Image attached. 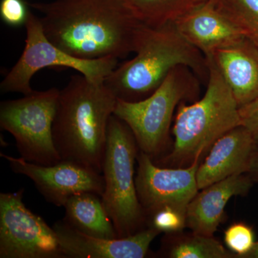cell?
<instances>
[{
  "label": "cell",
  "instance_id": "cell-1",
  "mask_svg": "<svg viewBox=\"0 0 258 258\" xmlns=\"http://www.w3.org/2000/svg\"><path fill=\"white\" fill-rule=\"evenodd\" d=\"M42 13L47 38L85 60L119 59L134 52L144 24L123 0H55L29 4Z\"/></svg>",
  "mask_w": 258,
  "mask_h": 258
},
{
  "label": "cell",
  "instance_id": "cell-2",
  "mask_svg": "<svg viewBox=\"0 0 258 258\" xmlns=\"http://www.w3.org/2000/svg\"><path fill=\"white\" fill-rule=\"evenodd\" d=\"M117 98L104 83L71 76L60 90L52 136L61 160L102 173L110 118Z\"/></svg>",
  "mask_w": 258,
  "mask_h": 258
},
{
  "label": "cell",
  "instance_id": "cell-3",
  "mask_svg": "<svg viewBox=\"0 0 258 258\" xmlns=\"http://www.w3.org/2000/svg\"><path fill=\"white\" fill-rule=\"evenodd\" d=\"M134 52L135 57L118 64L105 80L118 99L138 101L147 98L179 66L189 68L200 80L208 82V59L180 33L174 23L144 25Z\"/></svg>",
  "mask_w": 258,
  "mask_h": 258
},
{
  "label": "cell",
  "instance_id": "cell-4",
  "mask_svg": "<svg viewBox=\"0 0 258 258\" xmlns=\"http://www.w3.org/2000/svg\"><path fill=\"white\" fill-rule=\"evenodd\" d=\"M208 86L203 98L180 103L172 128L171 152L154 159L162 167H186L200 163L212 145L231 129L242 125L239 105L213 61L208 60Z\"/></svg>",
  "mask_w": 258,
  "mask_h": 258
},
{
  "label": "cell",
  "instance_id": "cell-5",
  "mask_svg": "<svg viewBox=\"0 0 258 258\" xmlns=\"http://www.w3.org/2000/svg\"><path fill=\"white\" fill-rule=\"evenodd\" d=\"M200 83L189 68L177 66L147 98L138 101L117 98L113 115L128 125L139 149L154 160L165 151L176 106L196 99Z\"/></svg>",
  "mask_w": 258,
  "mask_h": 258
},
{
  "label": "cell",
  "instance_id": "cell-6",
  "mask_svg": "<svg viewBox=\"0 0 258 258\" xmlns=\"http://www.w3.org/2000/svg\"><path fill=\"white\" fill-rule=\"evenodd\" d=\"M139 150L128 125L112 115L102 169L105 187L101 198L119 238L147 227V217L136 187L134 166Z\"/></svg>",
  "mask_w": 258,
  "mask_h": 258
},
{
  "label": "cell",
  "instance_id": "cell-7",
  "mask_svg": "<svg viewBox=\"0 0 258 258\" xmlns=\"http://www.w3.org/2000/svg\"><path fill=\"white\" fill-rule=\"evenodd\" d=\"M60 90L35 91L0 104V126L14 137L20 157L50 166L61 159L55 147L52 125Z\"/></svg>",
  "mask_w": 258,
  "mask_h": 258
},
{
  "label": "cell",
  "instance_id": "cell-8",
  "mask_svg": "<svg viewBox=\"0 0 258 258\" xmlns=\"http://www.w3.org/2000/svg\"><path fill=\"white\" fill-rule=\"evenodd\" d=\"M26 39L21 56L0 84L3 93H32L31 80L41 69L64 67L76 70L93 82L104 83L118 66V60L104 57L85 60L70 55L47 38L40 18L30 12L25 23Z\"/></svg>",
  "mask_w": 258,
  "mask_h": 258
},
{
  "label": "cell",
  "instance_id": "cell-9",
  "mask_svg": "<svg viewBox=\"0 0 258 258\" xmlns=\"http://www.w3.org/2000/svg\"><path fill=\"white\" fill-rule=\"evenodd\" d=\"M23 193L0 194V258H64L53 227L25 206Z\"/></svg>",
  "mask_w": 258,
  "mask_h": 258
},
{
  "label": "cell",
  "instance_id": "cell-10",
  "mask_svg": "<svg viewBox=\"0 0 258 258\" xmlns=\"http://www.w3.org/2000/svg\"><path fill=\"white\" fill-rule=\"evenodd\" d=\"M137 164L136 187L146 217L163 207L186 214L189 203L200 190L197 171L200 163L186 167H162L139 150Z\"/></svg>",
  "mask_w": 258,
  "mask_h": 258
},
{
  "label": "cell",
  "instance_id": "cell-11",
  "mask_svg": "<svg viewBox=\"0 0 258 258\" xmlns=\"http://www.w3.org/2000/svg\"><path fill=\"white\" fill-rule=\"evenodd\" d=\"M15 174L31 179L47 203L64 207L76 194L92 192L102 196L105 183L102 173L73 161L61 160L53 165L34 164L22 157L0 154Z\"/></svg>",
  "mask_w": 258,
  "mask_h": 258
},
{
  "label": "cell",
  "instance_id": "cell-12",
  "mask_svg": "<svg viewBox=\"0 0 258 258\" xmlns=\"http://www.w3.org/2000/svg\"><path fill=\"white\" fill-rule=\"evenodd\" d=\"M52 227L64 258H144L159 234L147 227L128 237L107 239L86 235L63 220Z\"/></svg>",
  "mask_w": 258,
  "mask_h": 258
},
{
  "label": "cell",
  "instance_id": "cell-13",
  "mask_svg": "<svg viewBox=\"0 0 258 258\" xmlns=\"http://www.w3.org/2000/svg\"><path fill=\"white\" fill-rule=\"evenodd\" d=\"M174 24L207 58L219 49L246 38L242 29L217 7L215 0L203 2Z\"/></svg>",
  "mask_w": 258,
  "mask_h": 258
},
{
  "label": "cell",
  "instance_id": "cell-14",
  "mask_svg": "<svg viewBox=\"0 0 258 258\" xmlns=\"http://www.w3.org/2000/svg\"><path fill=\"white\" fill-rule=\"evenodd\" d=\"M257 147L253 136L244 125H238L224 134L199 165V189L235 174H246Z\"/></svg>",
  "mask_w": 258,
  "mask_h": 258
},
{
  "label": "cell",
  "instance_id": "cell-15",
  "mask_svg": "<svg viewBox=\"0 0 258 258\" xmlns=\"http://www.w3.org/2000/svg\"><path fill=\"white\" fill-rule=\"evenodd\" d=\"M254 183L247 174H235L197 194L188 206L186 228L213 236L225 217L226 205L235 196H245Z\"/></svg>",
  "mask_w": 258,
  "mask_h": 258
},
{
  "label": "cell",
  "instance_id": "cell-16",
  "mask_svg": "<svg viewBox=\"0 0 258 258\" xmlns=\"http://www.w3.org/2000/svg\"><path fill=\"white\" fill-rule=\"evenodd\" d=\"M213 61L239 107L258 99V47L248 39L217 50Z\"/></svg>",
  "mask_w": 258,
  "mask_h": 258
},
{
  "label": "cell",
  "instance_id": "cell-17",
  "mask_svg": "<svg viewBox=\"0 0 258 258\" xmlns=\"http://www.w3.org/2000/svg\"><path fill=\"white\" fill-rule=\"evenodd\" d=\"M63 208L66 214L62 220L76 230L93 237L118 238L100 195L88 191L76 194Z\"/></svg>",
  "mask_w": 258,
  "mask_h": 258
},
{
  "label": "cell",
  "instance_id": "cell-18",
  "mask_svg": "<svg viewBox=\"0 0 258 258\" xmlns=\"http://www.w3.org/2000/svg\"><path fill=\"white\" fill-rule=\"evenodd\" d=\"M158 255L169 258H235L213 236L183 231L165 234Z\"/></svg>",
  "mask_w": 258,
  "mask_h": 258
},
{
  "label": "cell",
  "instance_id": "cell-19",
  "mask_svg": "<svg viewBox=\"0 0 258 258\" xmlns=\"http://www.w3.org/2000/svg\"><path fill=\"white\" fill-rule=\"evenodd\" d=\"M141 23L156 27L175 23L206 0H123Z\"/></svg>",
  "mask_w": 258,
  "mask_h": 258
},
{
  "label": "cell",
  "instance_id": "cell-20",
  "mask_svg": "<svg viewBox=\"0 0 258 258\" xmlns=\"http://www.w3.org/2000/svg\"><path fill=\"white\" fill-rule=\"evenodd\" d=\"M217 7L258 47V0H217Z\"/></svg>",
  "mask_w": 258,
  "mask_h": 258
},
{
  "label": "cell",
  "instance_id": "cell-21",
  "mask_svg": "<svg viewBox=\"0 0 258 258\" xmlns=\"http://www.w3.org/2000/svg\"><path fill=\"white\" fill-rule=\"evenodd\" d=\"M186 214L171 207H163L147 215V227L159 234L181 232L186 228Z\"/></svg>",
  "mask_w": 258,
  "mask_h": 258
},
{
  "label": "cell",
  "instance_id": "cell-22",
  "mask_svg": "<svg viewBox=\"0 0 258 258\" xmlns=\"http://www.w3.org/2000/svg\"><path fill=\"white\" fill-rule=\"evenodd\" d=\"M224 242L227 249L237 258L245 257L256 242L253 230L244 222H235L231 225L225 230Z\"/></svg>",
  "mask_w": 258,
  "mask_h": 258
},
{
  "label": "cell",
  "instance_id": "cell-23",
  "mask_svg": "<svg viewBox=\"0 0 258 258\" xmlns=\"http://www.w3.org/2000/svg\"><path fill=\"white\" fill-rule=\"evenodd\" d=\"M30 13L25 0H1L0 3L2 20L13 28L25 25Z\"/></svg>",
  "mask_w": 258,
  "mask_h": 258
},
{
  "label": "cell",
  "instance_id": "cell-24",
  "mask_svg": "<svg viewBox=\"0 0 258 258\" xmlns=\"http://www.w3.org/2000/svg\"><path fill=\"white\" fill-rule=\"evenodd\" d=\"M241 123L248 129L258 144V99L239 108Z\"/></svg>",
  "mask_w": 258,
  "mask_h": 258
},
{
  "label": "cell",
  "instance_id": "cell-25",
  "mask_svg": "<svg viewBox=\"0 0 258 258\" xmlns=\"http://www.w3.org/2000/svg\"><path fill=\"white\" fill-rule=\"evenodd\" d=\"M247 174L254 183H258V147L249 164Z\"/></svg>",
  "mask_w": 258,
  "mask_h": 258
},
{
  "label": "cell",
  "instance_id": "cell-26",
  "mask_svg": "<svg viewBox=\"0 0 258 258\" xmlns=\"http://www.w3.org/2000/svg\"><path fill=\"white\" fill-rule=\"evenodd\" d=\"M244 258H258V241L254 244L252 250Z\"/></svg>",
  "mask_w": 258,
  "mask_h": 258
},
{
  "label": "cell",
  "instance_id": "cell-27",
  "mask_svg": "<svg viewBox=\"0 0 258 258\" xmlns=\"http://www.w3.org/2000/svg\"><path fill=\"white\" fill-rule=\"evenodd\" d=\"M215 1H217V0H215Z\"/></svg>",
  "mask_w": 258,
  "mask_h": 258
}]
</instances>
